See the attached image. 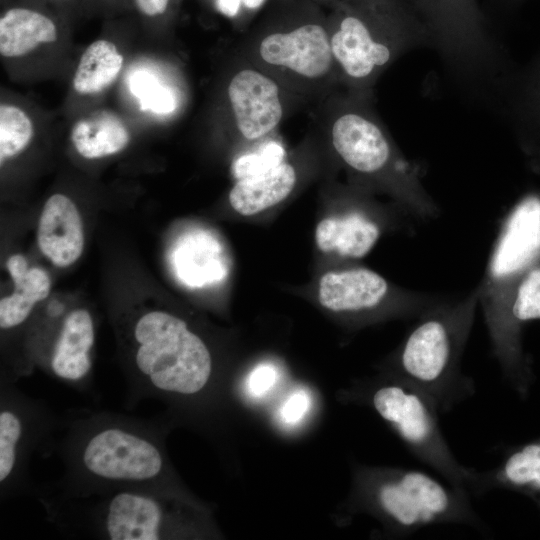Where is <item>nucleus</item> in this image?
<instances>
[{
	"label": "nucleus",
	"mask_w": 540,
	"mask_h": 540,
	"mask_svg": "<svg viewBox=\"0 0 540 540\" xmlns=\"http://www.w3.org/2000/svg\"><path fill=\"white\" fill-rule=\"evenodd\" d=\"M135 84V91L138 96L142 97L144 102L147 103V107L154 112L166 113L171 111L173 107L172 96L169 91H166L164 87L158 85L157 81L151 77L145 75H139Z\"/></svg>",
	"instance_id": "28"
},
{
	"label": "nucleus",
	"mask_w": 540,
	"mask_h": 540,
	"mask_svg": "<svg viewBox=\"0 0 540 540\" xmlns=\"http://www.w3.org/2000/svg\"><path fill=\"white\" fill-rule=\"evenodd\" d=\"M54 2H58V3H67V2H70L71 0H52Z\"/></svg>",
	"instance_id": "34"
},
{
	"label": "nucleus",
	"mask_w": 540,
	"mask_h": 540,
	"mask_svg": "<svg viewBox=\"0 0 540 540\" xmlns=\"http://www.w3.org/2000/svg\"><path fill=\"white\" fill-rule=\"evenodd\" d=\"M278 379L277 368L270 363L257 365L248 375L246 388L253 397H261L268 393Z\"/></svg>",
	"instance_id": "29"
},
{
	"label": "nucleus",
	"mask_w": 540,
	"mask_h": 540,
	"mask_svg": "<svg viewBox=\"0 0 540 540\" xmlns=\"http://www.w3.org/2000/svg\"><path fill=\"white\" fill-rule=\"evenodd\" d=\"M242 0H217L219 10L227 15L234 16L238 12Z\"/></svg>",
	"instance_id": "32"
},
{
	"label": "nucleus",
	"mask_w": 540,
	"mask_h": 540,
	"mask_svg": "<svg viewBox=\"0 0 540 540\" xmlns=\"http://www.w3.org/2000/svg\"><path fill=\"white\" fill-rule=\"evenodd\" d=\"M122 66L123 56L117 46L109 40H96L80 57L73 88L81 95L100 93L117 78Z\"/></svg>",
	"instance_id": "25"
},
{
	"label": "nucleus",
	"mask_w": 540,
	"mask_h": 540,
	"mask_svg": "<svg viewBox=\"0 0 540 540\" xmlns=\"http://www.w3.org/2000/svg\"><path fill=\"white\" fill-rule=\"evenodd\" d=\"M58 33L55 20L45 12L30 6H12L0 18V54L22 57L44 43H54Z\"/></svg>",
	"instance_id": "20"
},
{
	"label": "nucleus",
	"mask_w": 540,
	"mask_h": 540,
	"mask_svg": "<svg viewBox=\"0 0 540 540\" xmlns=\"http://www.w3.org/2000/svg\"><path fill=\"white\" fill-rule=\"evenodd\" d=\"M431 45L463 76H481L498 64V52L477 0H408Z\"/></svg>",
	"instance_id": "10"
},
{
	"label": "nucleus",
	"mask_w": 540,
	"mask_h": 540,
	"mask_svg": "<svg viewBox=\"0 0 540 540\" xmlns=\"http://www.w3.org/2000/svg\"><path fill=\"white\" fill-rule=\"evenodd\" d=\"M95 326L86 309H74L62 321L44 365L47 373L79 392L92 385Z\"/></svg>",
	"instance_id": "14"
},
{
	"label": "nucleus",
	"mask_w": 540,
	"mask_h": 540,
	"mask_svg": "<svg viewBox=\"0 0 540 540\" xmlns=\"http://www.w3.org/2000/svg\"><path fill=\"white\" fill-rule=\"evenodd\" d=\"M540 260V199L528 198L504 219L477 286L484 318L494 314L517 280Z\"/></svg>",
	"instance_id": "11"
},
{
	"label": "nucleus",
	"mask_w": 540,
	"mask_h": 540,
	"mask_svg": "<svg viewBox=\"0 0 540 540\" xmlns=\"http://www.w3.org/2000/svg\"><path fill=\"white\" fill-rule=\"evenodd\" d=\"M174 266L179 279L192 288L219 283L228 274L227 258L220 243L204 231L186 234L179 240Z\"/></svg>",
	"instance_id": "19"
},
{
	"label": "nucleus",
	"mask_w": 540,
	"mask_h": 540,
	"mask_svg": "<svg viewBox=\"0 0 540 540\" xmlns=\"http://www.w3.org/2000/svg\"><path fill=\"white\" fill-rule=\"evenodd\" d=\"M125 365V407L160 400L172 411L206 393L214 361L206 342L181 317L148 311L130 325Z\"/></svg>",
	"instance_id": "2"
},
{
	"label": "nucleus",
	"mask_w": 540,
	"mask_h": 540,
	"mask_svg": "<svg viewBox=\"0 0 540 540\" xmlns=\"http://www.w3.org/2000/svg\"><path fill=\"white\" fill-rule=\"evenodd\" d=\"M284 150L277 143H269L259 151L239 157L233 164L237 180L266 172L283 162Z\"/></svg>",
	"instance_id": "27"
},
{
	"label": "nucleus",
	"mask_w": 540,
	"mask_h": 540,
	"mask_svg": "<svg viewBox=\"0 0 540 540\" xmlns=\"http://www.w3.org/2000/svg\"><path fill=\"white\" fill-rule=\"evenodd\" d=\"M61 415L44 401L0 382V498L34 496L37 484L29 467L35 453L53 454Z\"/></svg>",
	"instance_id": "9"
},
{
	"label": "nucleus",
	"mask_w": 540,
	"mask_h": 540,
	"mask_svg": "<svg viewBox=\"0 0 540 540\" xmlns=\"http://www.w3.org/2000/svg\"><path fill=\"white\" fill-rule=\"evenodd\" d=\"M497 489L520 493L540 508V437L506 448L495 467L477 470L472 496Z\"/></svg>",
	"instance_id": "16"
},
{
	"label": "nucleus",
	"mask_w": 540,
	"mask_h": 540,
	"mask_svg": "<svg viewBox=\"0 0 540 540\" xmlns=\"http://www.w3.org/2000/svg\"><path fill=\"white\" fill-rule=\"evenodd\" d=\"M227 93L236 126L247 140L267 135L283 117L278 85L255 69L238 71L231 78Z\"/></svg>",
	"instance_id": "15"
},
{
	"label": "nucleus",
	"mask_w": 540,
	"mask_h": 540,
	"mask_svg": "<svg viewBox=\"0 0 540 540\" xmlns=\"http://www.w3.org/2000/svg\"><path fill=\"white\" fill-rule=\"evenodd\" d=\"M372 502L403 535L434 525L459 524L481 529L483 521L471 495L416 469H397L376 478Z\"/></svg>",
	"instance_id": "8"
},
{
	"label": "nucleus",
	"mask_w": 540,
	"mask_h": 540,
	"mask_svg": "<svg viewBox=\"0 0 540 540\" xmlns=\"http://www.w3.org/2000/svg\"><path fill=\"white\" fill-rule=\"evenodd\" d=\"M71 141L82 157L97 159L125 149L130 134L116 115L101 111L77 121L71 131Z\"/></svg>",
	"instance_id": "24"
},
{
	"label": "nucleus",
	"mask_w": 540,
	"mask_h": 540,
	"mask_svg": "<svg viewBox=\"0 0 540 540\" xmlns=\"http://www.w3.org/2000/svg\"><path fill=\"white\" fill-rule=\"evenodd\" d=\"M356 92L331 125L335 152L351 171L385 186L414 219L437 217L438 205L423 185L420 167L399 152Z\"/></svg>",
	"instance_id": "6"
},
{
	"label": "nucleus",
	"mask_w": 540,
	"mask_h": 540,
	"mask_svg": "<svg viewBox=\"0 0 540 540\" xmlns=\"http://www.w3.org/2000/svg\"><path fill=\"white\" fill-rule=\"evenodd\" d=\"M370 402L415 458L472 496L477 469L463 465L453 454L440 426L441 413L426 393L397 377L376 387Z\"/></svg>",
	"instance_id": "7"
},
{
	"label": "nucleus",
	"mask_w": 540,
	"mask_h": 540,
	"mask_svg": "<svg viewBox=\"0 0 540 540\" xmlns=\"http://www.w3.org/2000/svg\"><path fill=\"white\" fill-rule=\"evenodd\" d=\"M37 241L42 253L58 267L69 266L81 256L82 219L69 197L54 194L46 201L39 219Z\"/></svg>",
	"instance_id": "17"
},
{
	"label": "nucleus",
	"mask_w": 540,
	"mask_h": 540,
	"mask_svg": "<svg viewBox=\"0 0 540 540\" xmlns=\"http://www.w3.org/2000/svg\"><path fill=\"white\" fill-rule=\"evenodd\" d=\"M172 0H132L138 13L149 19L163 16L169 9Z\"/></svg>",
	"instance_id": "31"
},
{
	"label": "nucleus",
	"mask_w": 540,
	"mask_h": 540,
	"mask_svg": "<svg viewBox=\"0 0 540 540\" xmlns=\"http://www.w3.org/2000/svg\"><path fill=\"white\" fill-rule=\"evenodd\" d=\"M46 519L69 537L106 540L182 538L198 530L201 512L183 496L149 489H120L83 497L35 496Z\"/></svg>",
	"instance_id": "3"
},
{
	"label": "nucleus",
	"mask_w": 540,
	"mask_h": 540,
	"mask_svg": "<svg viewBox=\"0 0 540 540\" xmlns=\"http://www.w3.org/2000/svg\"><path fill=\"white\" fill-rule=\"evenodd\" d=\"M6 266L14 283V291L0 301V328L4 332L22 326L35 305L44 300L50 291L47 273L38 267L29 268L24 256L12 255Z\"/></svg>",
	"instance_id": "21"
},
{
	"label": "nucleus",
	"mask_w": 540,
	"mask_h": 540,
	"mask_svg": "<svg viewBox=\"0 0 540 540\" xmlns=\"http://www.w3.org/2000/svg\"><path fill=\"white\" fill-rule=\"evenodd\" d=\"M329 35L335 65L355 91H367L402 54L431 44L408 0H363Z\"/></svg>",
	"instance_id": "5"
},
{
	"label": "nucleus",
	"mask_w": 540,
	"mask_h": 540,
	"mask_svg": "<svg viewBox=\"0 0 540 540\" xmlns=\"http://www.w3.org/2000/svg\"><path fill=\"white\" fill-rule=\"evenodd\" d=\"M310 408L309 394L303 390L292 392L280 407L279 417L286 425L298 424Z\"/></svg>",
	"instance_id": "30"
},
{
	"label": "nucleus",
	"mask_w": 540,
	"mask_h": 540,
	"mask_svg": "<svg viewBox=\"0 0 540 540\" xmlns=\"http://www.w3.org/2000/svg\"><path fill=\"white\" fill-rule=\"evenodd\" d=\"M170 424L166 414L144 419L106 410L66 411L53 444L63 474L37 484L34 496L83 497L131 488L181 495L165 447Z\"/></svg>",
	"instance_id": "1"
},
{
	"label": "nucleus",
	"mask_w": 540,
	"mask_h": 540,
	"mask_svg": "<svg viewBox=\"0 0 540 540\" xmlns=\"http://www.w3.org/2000/svg\"><path fill=\"white\" fill-rule=\"evenodd\" d=\"M440 297L395 289L383 276L363 267L327 272L318 290L321 305L334 312L360 314L388 307L413 320Z\"/></svg>",
	"instance_id": "12"
},
{
	"label": "nucleus",
	"mask_w": 540,
	"mask_h": 540,
	"mask_svg": "<svg viewBox=\"0 0 540 540\" xmlns=\"http://www.w3.org/2000/svg\"><path fill=\"white\" fill-rule=\"evenodd\" d=\"M34 134L33 123L28 114L12 104L0 106V158L1 164L21 153Z\"/></svg>",
	"instance_id": "26"
},
{
	"label": "nucleus",
	"mask_w": 540,
	"mask_h": 540,
	"mask_svg": "<svg viewBox=\"0 0 540 540\" xmlns=\"http://www.w3.org/2000/svg\"><path fill=\"white\" fill-rule=\"evenodd\" d=\"M510 109L524 145L540 154V54L512 82Z\"/></svg>",
	"instance_id": "23"
},
{
	"label": "nucleus",
	"mask_w": 540,
	"mask_h": 540,
	"mask_svg": "<svg viewBox=\"0 0 540 540\" xmlns=\"http://www.w3.org/2000/svg\"><path fill=\"white\" fill-rule=\"evenodd\" d=\"M382 233L377 219L360 206L327 217L315 230L317 247L340 257L359 259L374 247Z\"/></svg>",
	"instance_id": "18"
},
{
	"label": "nucleus",
	"mask_w": 540,
	"mask_h": 540,
	"mask_svg": "<svg viewBox=\"0 0 540 540\" xmlns=\"http://www.w3.org/2000/svg\"><path fill=\"white\" fill-rule=\"evenodd\" d=\"M258 53L267 65L308 80L323 78L336 66L330 35L318 24L271 33L259 43Z\"/></svg>",
	"instance_id": "13"
},
{
	"label": "nucleus",
	"mask_w": 540,
	"mask_h": 540,
	"mask_svg": "<svg viewBox=\"0 0 540 540\" xmlns=\"http://www.w3.org/2000/svg\"><path fill=\"white\" fill-rule=\"evenodd\" d=\"M263 1L264 0H242L244 5L251 9L259 7L263 3Z\"/></svg>",
	"instance_id": "33"
},
{
	"label": "nucleus",
	"mask_w": 540,
	"mask_h": 540,
	"mask_svg": "<svg viewBox=\"0 0 540 540\" xmlns=\"http://www.w3.org/2000/svg\"><path fill=\"white\" fill-rule=\"evenodd\" d=\"M296 173L289 163L237 180L229 193L231 207L243 216L264 211L284 200L293 190Z\"/></svg>",
	"instance_id": "22"
},
{
	"label": "nucleus",
	"mask_w": 540,
	"mask_h": 540,
	"mask_svg": "<svg viewBox=\"0 0 540 540\" xmlns=\"http://www.w3.org/2000/svg\"><path fill=\"white\" fill-rule=\"evenodd\" d=\"M478 305L477 287L458 298L441 296L414 319L396 354V376L426 393L441 414L475 393L461 361Z\"/></svg>",
	"instance_id": "4"
}]
</instances>
